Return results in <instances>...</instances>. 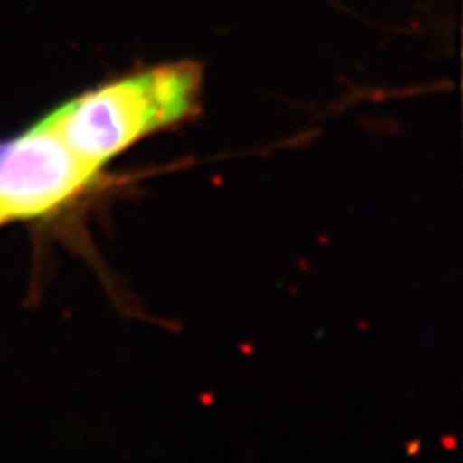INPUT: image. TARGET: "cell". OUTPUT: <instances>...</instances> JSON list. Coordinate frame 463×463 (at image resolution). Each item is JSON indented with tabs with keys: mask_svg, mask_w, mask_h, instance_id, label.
I'll return each mask as SVG.
<instances>
[{
	"mask_svg": "<svg viewBox=\"0 0 463 463\" xmlns=\"http://www.w3.org/2000/svg\"><path fill=\"white\" fill-rule=\"evenodd\" d=\"M0 149H3V145H0Z\"/></svg>",
	"mask_w": 463,
	"mask_h": 463,
	"instance_id": "obj_3",
	"label": "cell"
},
{
	"mask_svg": "<svg viewBox=\"0 0 463 463\" xmlns=\"http://www.w3.org/2000/svg\"><path fill=\"white\" fill-rule=\"evenodd\" d=\"M201 90L199 64H158L85 91L45 120L71 151L103 170L141 139L192 120L201 109Z\"/></svg>",
	"mask_w": 463,
	"mask_h": 463,
	"instance_id": "obj_1",
	"label": "cell"
},
{
	"mask_svg": "<svg viewBox=\"0 0 463 463\" xmlns=\"http://www.w3.org/2000/svg\"><path fill=\"white\" fill-rule=\"evenodd\" d=\"M99 174L45 118L39 120L0 149V224L62 209L91 190Z\"/></svg>",
	"mask_w": 463,
	"mask_h": 463,
	"instance_id": "obj_2",
	"label": "cell"
}]
</instances>
